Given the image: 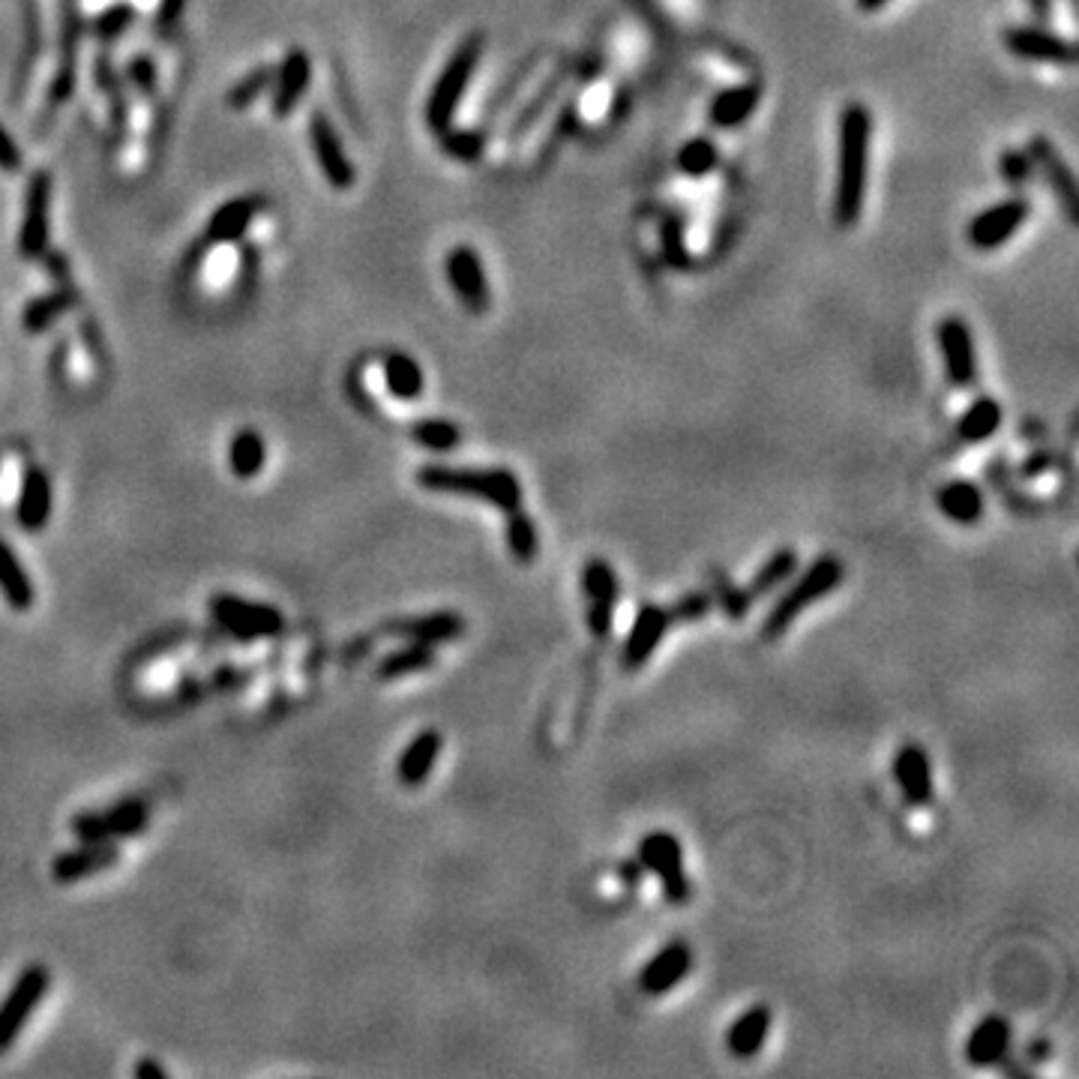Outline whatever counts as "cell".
<instances>
[{
	"label": "cell",
	"instance_id": "1",
	"mask_svg": "<svg viewBox=\"0 0 1079 1079\" xmlns=\"http://www.w3.org/2000/svg\"><path fill=\"white\" fill-rule=\"evenodd\" d=\"M870 153H873V112L863 103H849L840 114V148H837V186H834V222L852 228L866 205L870 186Z\"/></svg>",
	"mask_w": 1079,
	"mask_h": 1079
},
{
	"label": "cell",
	"instance_id": "2",
	"mask_svg": "<svg viewBox=\"0 0 1079 1079\" xmlns=\"http://www.w3.org/2000/svg\"><path fill=\"white\" fill-rule=\"evenodd\" d=\"M417 483L429 492H447V495H471V498L489 501L498 510H516L523 504V483L507 468H454V466H423L417 471Z\"/></svg>",
	"mask_w": 1079,
	"mask_h": 1079
},
{
	"label": "cell",
	"instance_id": "3",
	"mask_svg": "<svg viewBox=\"0 0 1079 1079\" xmlns=\"http://www.w3.org/2000/svg\"><path fill=\"white\" fill-rule=\"evenodd\" d=\"M483 46H486V36L468 34L454 48V55L447 57V64H444L438 79L432 84L429 100H426V126H429L432 133L441 136L444 129L454 126L456 112H459V105L466 100L468 84H471V79H474V72L480 67Z\"/></svg>",
	"mask_w": 1079,
	"mask_h": 1079
},
{
	"label": "cell",
	"instance_id": "4",
	"mask_svg": "<svg viewBox=\"0 0 1079 1079\" xmlns=\"http://www.w3.org/2000/svg\"><path fill=\"white\" fill-rule=\"evenodd\" d=\"M842 573H846V567H842V561L837 555L816 558V561L797 576L795 585H792L780 600L773 602V609L768 612V618H765V624H761V639L773 642V639L783 636L797 615L804 612V609H810L816 600H822V597H828L830 592L840 588Z\"/></svg>",
	"mask_w": 1079,
	"mask_h": 1079
},
{
	"label": "cell",
	"instance_id": "5",
	"mask_svg": "<svg viewBox=\"0 0 1079 1079\" xmlns=\"http://www.w3.org/2000/svg\"><path fill=\"white\" fill-rule=\"evenodd\" d=\"M150 825V807L141 797H124L105 810H88L72 818V834L81 842H114L136 837Z\"/></svg>",
	"mask_w": 1079,
	"mask_h": 1079
},
{
	"label": "cell",
	"instance_id": "6",
	"mask_svg": "<svg viewBox=\"0 0 1079 1079\" xmlns=\"http://www.w3.org/2000/svg\"><path fill=\"white\" fill-rule=\"evenodd\" d=\"M639 863L642 870L654 873L663 885V897L669 899L671 906H684L693 887L690 879L684 873V852L681 842L669 830H651L639 842Z\"/></svg>",
	"mask_w": 1079,
	"mask_h": 1079
},
{
	"label": "cell",
	"instance_id": "7",
	"mask_svg": "<svg viewBox=\"0 0 1079 1079\" xmlns=\"http://www.w3.org/2000/svg\"><path fill=\"white\" fill-rule=\"evenodd\" d=\"M210 615L226 633L238 639H273L285 630V615L267 602H252L234 594H214Z\"/></svg>",
	"mask_w": 1079,
	"mask_h": 1079
},
{
	"label": "cell",
	"instance_id": "8",
	"mask_svg": "<svg viewBox=\"0 0 1079 1079\" xmlns=\"http://www.w3.org/2000/svg\"><path fill=\"white\" fill-rule=\"evenodd\" d=\"M48 984H51V975L43 966H27L15 977L7 999L0 1001V1053L15 1044L24 1023L34 1017L36 1005L48 992Z\"/></svg>",
	"mask_w": 1079,
	"mask_h": 1079
},
{
	"label": "cell",
	"instance_id": "9",
	"mask_svg": "<svg viewBox=\"0 0 1079 1079\" xmlns=\"http://www.w3.org/2000/svg\"><path fill=\"white\" fill-rule=\"evenodd\" d=\"M1029 216H1032V202L1023 198V195H1013V198H1005L999 205L980 210L977 216H972V222L966 228V238L972 243V250H1001L1025 226Z\"/></svg>",
	"mask_w": 1079,
	"mask_h": 1079
},
{
	"label": "cell",
	"instance_id": "10",
	"mask_svg": "<svg viewBox=\"0 0 1079 1079\" xmlns=\"http://www.w3.org/2000/svg\"><path fill=\"white\" fill-rule=\"evenodd\" d=\"M444 276L454 288V295L459 297V303L471 312V315H483L492 303V291H489V276L483 267V259L478 250L471 246H454L444 259Z\"/></svg>",
	"mask_w": 1079,
	"mask_h": 1079
},
{
	"label": "cell",
	"instance_id": "11",
	"mask_svg": "<svg viewBox=\"0 0 1079 1079\" xmlns=\"http://www.w3.org/2000/svg\"><path fill=\"white\" fill-rule=\"evenodd\" d=\"M51 174L36 171L24 195V216L19 228V252L24 259H43L51 234Z\"/></svg>",
	"mask_w": 1079,
	"mask_h": 1079
},
{
	"label": "cell",
	"instance_id": "12",
	"mask_svg": "<svg viewBox=\"0 0 1079 1079\" xmlns=\"http://www.w3.org/2000/svg\"><path fill=\"white\" fill-rule=\"evenodd\" d=\"M935 340L944 357V376L956 390H966L977 378V354L972 328L960 315H948L935 328Z\"/></svg>",
	"mask_w": 1079,
	"mask_h": 1079
},
{
	"label": "cell",
	"instance_id": "13",
	"mask_svg": "<svg viewBox=\"0 0 1079 1079\" xmlns=\"http://www.w3.org/2000/svg\"><path fill=\"white\" fill-rule=\"evenodd\" d=\"M1001 46L1008 55L1020 57V60H1034V64L1074 67V60H1077L1074 43L1046 27H1005Z\"/></svg>",
	"mask_w": 1079,
	"mask_h": 1079
},
{
	"label": "cell",
	"instance_id": "14",
	"mask_svg": "<svg viewBox=\"0 0 1079 1079\" xmlns=\"http://www.w3.org/2000/svg\"><path fill=\"white\" fill-rule=\"evenodd\" d=\"M1029 157H1032L1034 169L1044 174V181L1049 183V190L1058 198V205L1065 210V219L1070 226H1079V190L1074 171L1065 162V157L1058 153V148L1046 136H1034L1029 141Z\"/></svg>",
	"mask_w": 1079,
	"mask_h": 1079
},
{
	"label": "cell",
	"instance_id": "15",
	"mask_svg": "<svg viewBox=\"0 0 1079 1079\" xmlns=\"http://www.w3.org/2000/svg\"><path fill=\"white\" fill-rule=\"evenodd\" d=\"M582 588L588 597V627L597 639H606L612 633V612L621 585L609 561L602 558H592L585 570H582Z\"/></svg>",
	"mask_w": 1079,
	"mask_h": 1079
},
{
	"label": "cell",
	"instance_id": "16",
	"mask_svg": "<svg viewBox=\"0 0 1079 1079\" xmlns=\"http://www.w3.org/2000/svg\"><path fill=\"white\" fill-rule=\"evenodd\" d=\"M671 624H675V621H671L669 606L645 602V606L639 609L633 627H630V636H627L624 651H621V666H624L627 671L642 669L647 659L654 657V651L659 647L663 636L669 633Z\"/></svg>",
	"mask_w": 1079,
	"mask_h": 1079
},
{
	"label": "cell",
	"instance_id": "17",
	"mask_svg": "<svg viewBox=\"0 0 1079 1079\" xmlns=\"http://www.w3.org/2000/svg\"><path fill=\"white\" fill-rule=\"evenodd\" d=\"M309 141H312V150H315V160H319L324 181L333 190H352L354 165L348 160L345 148H342V138L336 133V126L330 124V117L324 112L312 114V120H309Z\"/></svg>",
	"mask_w": 1079,
	"mask_h": 1079
},
{
	"label": "cell",
	"instance_id": "18",
	"mask_svg": "<svg viewBox=\"0 0 1079 1079\" xmlns=\"http://www.w3.org/2000/svg\"><path fill=\"white\" fill-rule=\"evenodd\" d=\"M309 81H312V60L303 48H295L283 57V64L273 72L271 84V108L276 117H288L295 112L297 103L303 100Z\"/></svg>",
	"mask_w": 1079,
	"mask_h": 1079
},
{
	"label": "cell",
	"instance_id": "19",
	"mask_svg": "<svg viewBox=\"0 0 1079 1079\" xmlns=\"http://www.w3.org/2000/svg\"><path fill=\"white\" fill-rule=\"evenodd\" d=\"M387 633L409 639V642H423V645H441V642H456L466 636V618L450 609H441V612L390 621Z\"/></svg>",
	"mask_w": 1079,
	"mask_h": 1079
},
{
	"label": "cell",
	"instance_id": "20",
	"mask_svg": "<svg viewBox=\"0 0 1079 1079\" xmlns=\"http://www.w3.org/2000/svg\"><path fill=\"white\" fill-rule=\"evenodd\" d=\"M693 966V951L687 942H669L663 951L647 960V966L639 972V987L647 996H663L681 984Z\"/></svg>",
	"mask_w": 1079,
	"mask_h": 1079
},
{
	"label": "cell",
	"instance_id": "21",
	"mask_svg": "<svg viewBox=\"0 0 1079 1079\" xmlns=\"http://www.w3.org/2000/svg\"><path fill=\"white\" fill-rule=\"evenodd\" d=\"M117 861H120V849L114 842H81L79 849L57 854L51 863V875L60 885H69V882H79L88 875L105 873Z\"/></svg>",
	"mask_w": 1079,
	"mask_h": 1079
},
{
	"label": "cell",
	"instance_id": "22",
	"mask_svg": "<svg viewBox=\"0 0 1079 1079\" xmlns=\"http://www.w3.org/2000/svg\"><path fill=\"white\" fill-rule=\"evenodd\" d=\"M262 207H264L262 195H243V198H231V202H226L222 207H216L214 216L207 219L202 246L228 243V240H238L240 234H246V228L252 226V219L259 216Z\"/></svg>",
	"mask_w": 1079,
	"mask_h": 1079
},
{
	"label": "cell",
	"instance_id": "23",
	"mask_svg": "<svg viewBox=\"0 0 1079 1079\" xmlns=\"http://www.w3.org/2000/svg\"><path fill=\"white\" fill-rule=\"evenodd\" d=\"M894 777H897L903 797L911 807H927L932 801V768L930 756L918 744H906L894 759Z\"/></svg>",
	"mask_w": 1079,
	"mask_h": 1079
},
{
	"label": "cell",
	"instance_id": "24",
	"mask_svg": "<svg viewBox=\"0 0 1079 1079\" xmlns=\"http://www.w3.org/2000/svg\"><path fill=\"white\" fill-rule=\"evenodd\" d=\"M51 501H55V489H51V480L43 468L31 466L24 471L22 480V495H19V507H15V516H19V525L24 531H43L46 523L51 519Z\"/></svg>",
	"mask_w": 1079,
	"mask_h": 1079
},
{
	"label": "cell",
	"instance_id": "25",
	"mask_svg": "<svg viewBox=\"0 0 1079 1079\" xmlns=\"http://www.w3.org/2000/svg\"><path fill=\"white\" fill-rule=\"evenodd\" d=\"M761 91L759 84H735L720 91L708 105V124L714 129H738L753 117L759 108Z\"/></svg>",
	"mask_w": 1079,
	"mask_h": 1079
},
{
	"label": "cell",
	"instance_id": "26",
	"mask_svg": "<svg viewBox=\"0 0 1079 1079\" xmlns=\"http://www.w3.org/2000/svg\"><path fill=\"white\" fill-rule=\"evenodd\" d=\"M1011 1049V1023L1001 1017H987L975 1025V1032L966 1041V1058L975 1068L999 1065Z\"/></svg>",
	"mask_w": 1079,
	"mask_h": 1079
},
{
	"label": "cell",
	"instance_id": "27",
	"mask_svg": "<svg viewBox=\"0 0 1079 1079\" xmlns=\"http://www.w3.org/2000/svg\"><path fill=\"white\" fill-rule=\"evenodd\" d=\"M438 756H441V735H438L435 728H426V732H421V735L402 750V756H399L397 761L399 783L409 785V789L426 783V777H429L432 768H435Z\"/></svg>",
	"mask_w": 1079,
	"mask_h": 1079
},
{
	"label": "cell",
	"instance_id": "28",
	"mask_svg": "<svg viewBox=\"0 0 1079 1079\" xmlns=\"http://www.w3.org/2000/svg\"><path fill=\"white\" fill-rule=\"evenodd\" d=\"M771 1023H773L771 1008H765V1005H753L750 1011L741 1013L738 1020L732 1023V1029H728V1034H726L728 1053H732V1056H738V1058L756 1056L761 1046H765V1041H768Z\"/></svg>",
	"mask_w": 1079,
	"mask_h": 1079
},
{
	"label": "cell",
	"instance_id": "29",
	"mask_svg": "<svg viewBox=\"0 0 1079 1079\" xmlns=\"http://www.w3.org/2000/svg\"><path fill=\"white\" fill-rule=\"evenodd\" d=\"M76 46H79V10L76 0H64V36H60V67L55 79V103H67L76 88Z\"/></svg>",
	"mask_w": 1079,
	"mask_h": 1079
},
{
	"label": "cell",
	"instance_id": "30",
	"mask_svg": "<svg viewBox=\"0 0 1079 1079\" xmlns=\"http://www.w3.org/2000/svg\"><path fill=\"white\" fill-rule=\"evenodd\" d=\"M0 594L7 597L15 612H27L36 600L34 582L7 540H0Z\"/></svg>",
	"mask_w": 1079,
	"mask_h": 1079
},
{
	"label": "cell",
	"instance_id": "31",
	"mask_svg": "<svg viewBox=\"0 0 1079 1079\" xmlns=\"http://www.w3.org/2000/svg\"><path fill=\"white\" fill-rule=\"evenodd\" d=\"M939 510L951 519V523L960 525H975L980 516H984V495L975 483L968 480H951L939 489Z\"/></svg>",
	"mask_w": 1079,
	"mask_h": 1079
},
{
	"label": "cell",
	"instance_id": "32",
	"mask_svg": "<svg viewBox=\"0 0 1079 1079\" xmlns=\"http://www.w3.org/2000/svg\"><path fill=\"white\" fill-rule=\"evenodd\" d=\"M267 462V441L255 429H240L228 444V468L240 480H252L262 474Z\"/></svg>",
	"mask_w": 1079,
	"mask_h": 1079
},
{
	"label": "cell",
	"instance_id": "33",
	"mask_svg": "<svg viewBox=\"0 0 1079 1079\" xmlns=\"http://www.w3.org/2000/svg\"><path fill=\"white\" fill-rule=\"evenodd\" d=\"M1001 426V405L992 397L975 399L956 421V435L968 444L989 441Z\"/></svg>",
	"mask_w": 1079,
	"mask_h": 1079
},
{
	"label": "cell",
	"instance_id": "34",
	"mask_svg": "<svg viewBox=\"0 0 1079 1079\" xmlns=\"http://www.w3.org/2000/svg\"><path fill=\"white\" fill-rule=\"evenodd\" d=\"M79 303V295L72 288H57V291H48V295L36 297L27 303L22 315V328L27 333H43L55 324L60 315H67L69 309Z\"/></svg>",
	"mask_w": 1079,
	"mask_h": 1079
},
{
	"label": "cell",
	"instance_id": "35",
	"mask_svg": "<svg viewBox=\"0 0 1079 1079\" xmlns=\"http://www.w3.org/2000/svg\"><path fill=\"white\" fill-rule=\"evenodd\" d=\"M384 384L387 393L397 399H417L423 393V369L409 354H387L384 357Z\"/></svg>",
	"mask_w": 1079,
	"mask_h": 1079
},
{
	"label": "cell",
	"instance_id": "36",
	"mask_svg": "<svg viewBox=\"0 0 1079 1079\" xmlns=\"http://www.w3.org/2000/svg\"><path fill=\"white\" fill-rule=\"evenodd\" d=\"M435 645H423V642H411L409 647H399L393 654H387L381 663H378V675L384 681H393V678H405V675H417V671H426L435 666Z\"/></svg>",
	"mask_w": 1079,
	"mask_h": 1079
},
{
	"label": "cell",
	"instance_id": "37",
	"mask_svg": "<svg viewBox=\"0 0 1079 1079\" xmlns=\"http://www.w3.org/2000/svg\"><path fill=\"white\" fill-rule=\"evenodd\" d=\"M795 573H797L795 549H777V552H773V555L756 570V576H753L747 594H750L753 600H756V597H768V594L777 592L783 582L792 579Z\"/></svg>",
	"mask_w": 1079,
	"mask_h": 1079
},
{
	"label": "cell",
	"instance_id": "38",
	"mask_svg": "<svg viewBox=\"0 0 1079 1079\" xmlns=\"http://www.w3.org/2000/svg\"><path fill=\"white\" fill-rule=\"evenodd\" d=\"M675 165H678L681 174L699 181V177H708L720 165V150H716V145L708 136L687 138L681 148H678V153H675Z\"/></svg>",
	"mask_w": 1079,
	"mask_h": 1079
},
{
	"label": "cell",
	"instance_id": "39",
	"mask_svg": "<svg viewBox=\"0 0 1079 1079\" xmlns=\"http://www.w3.org/2000/svg\"><path fill=\"white\" fill-rule=\"evenodd\" d=\"M411 438L426 447V450H435V454H447L454 450L462 441V429L450 421H441V417H426V421H417L411 426Z\"/></svg>",
	"mask_w": 1079,
	"mask_h": 1079
},
{
	"label": "cell",
	"instance_id": "40",
	"mask_svg": "<svg viewBox=\"0 0 1079 1079\" xmlns=\"http://www.w3.org/2000/svg\"><path fill=\"white\" fill-rule=\"evenodd\" d=\"M507 546H510L513 558L519 564H531L537 558V549H540L535 519L528 513L519 510V507L510 510V519H507Z\"/></svg>",
	"mask_w": 1079,
	"mask_h": 1079
},
{
	"label": "cell",
	"instance_id": "41",
	"mask_svg": "<svg viewBox=\"0 0 1079 1079\" xmlns=\"http://www.w3.org/2000/svg\"><path fill=\"white\" fill-rule=\"evenodd\" d=\"M273 72H276V67H255L252 72H246L243 79H238L234 84H231V91H228V108H234V112H240V108H250L252 103H259L262 100L264 93L271 91V84H273Z\"/></svg>",
	"mask_w": 1079,
	"mask_h": 1079
},
{
	"label": "cell",
	"instance_id": "42",
	"mask_svg": "<svg viewBox=\"0 0 1079 1079\" xmlns=\"http://www.w3.org/2000/svg\"><path fill=\"white\" fill-rule=\"evenodd\" d=\"M711 600L720 602V609H723L732 621L747 618V612H750L753 606L750 594L744 592V588H738V585L728 579L726 573H720V570L711 573Z\"/></svg>",
	"mask_w": 1079,
	"mask_h": 1079
},
{
	"label": "cell",
	"instance_id": "43",
	"mask_svg": "<svg viewBox=\"0 0 1079 1079\" xmlns=\"http://www.w3.org/2000/svg\"><path fill=\"white\" fill-rule=\"evenodd\" d=\"M441 150L447 157L462 162H474L478 157H483L486 150V136L478 133V129H444L441 133Z\"/></svg>",
	"mask_w": 1079,
	"mask_h": 1079
},
{
	"label": "cell",
	"instance_id": "44",
	"mask_svg": "<svg viewBox=\"0 0 1079 1079\" xmlns=\"http://www.w3.org/2000/svg\"><path fill=\"white\" fill-rule=\"evenodd\" d=\"M659 246H663V259L669 267H690V252H687V243H684V222L678 216H666L663 226H659Z\"/></svg>",
	"mask_w": 1079,
	"mask_h": 1079
},
{
	"label": "cell",
	"instance_id": "45",
	"mask_svg": "<svg viewBox=\"0 0 1079 1079\" xmlns=\"http://www.w3.org/2000/svg\"><path fill=\"white\" fill-rule=\"evenodd\" d=\"M136 22V7L129 3H112L108 10H103L96 19H93L91 31L93 36H100L103 43H112L120 34L129 31V24Z\"/></svg>",
	"mask_w": 1079,
	"mask_h": 1079
},
{
	"label": "cell",
	"instance_id": "46",
	"mask_svg": "<svg viewBox=\"0 0 1079 1079\" xmlns=\"http://www.w3.org/2000/svg\"><path fill=\"white\" fill-rule=\"evenodd\" d=\"M1032 174H1034V162L1032 157H1029V150H1017V148L1001 150L999 177L1008 183V186H1025V183L1032 181Z\"/></svg>",
	"mask_w": 1079,
	"mask_h": 1079
},
{
	"label": "cell",
	"instance_id": "47",
	"mask_svg": "<svg viewBox=\"0 0 1079 1079\" xmlns=\"http://www.w3.org/2000/svg\"><path fill=\"white\" fill-rule=\"evenodd\" d=\"M711 606H714L711 594L704 592L684 594L681 600L675 602V606H669L671 621H675V624H693V621H702L704 615L711 612Z\"/></svg>",
	"mask_w": 1079,
	"mask_h": 1079
},
{
	"label": "cell",
	"instance_id": "48",
	"mask_svg": "<svg viewBox=\"0 0 1079 1079\" xmlns=\"http://www.w3.org/2000/svg\"><path fill=\"white\" fill-rule=\"evenodd\" d=\"M126 76L141 93H153V88H157V67H153L150 57H133L129 67H126Z\"/></svg>",
	"mask_w": 1079,
	"mask_h": 1079
},
{
	"label": "cell",
	"instance_id": "49",
	"mask_svg": "<svg viewBox=\"0 0 1079 1079\" xmlns=\"http://www.w3.org/2000/svg\"><path fill=\"white\" fill-rule=\"evenodd\" d=\"M0 169L3 171H19L22 169V150L15 145V138L0 126Z\"/></svg>",
	"mask_w": 1079,
	"mask_h": 1079
},
{
	"label": "cell",
	"instance_id": "50",
	"mask_svg": "<svg viewBox=\"0 0 1079 1079\" xmlns=\"http://www.w3.org/2000/svg\"><path fill=\"white\" fill-rule=\"evenodd\" d=\"M1046 468H1053V456H1049V454H1032L1023 462V468H1020V474H1023L1025 480H1032V478H1037V474H1044Z\"/></svg>",
	"mask_w": 1079,
	"mask_h": 1079
},
{
	"label": "cell",
	"instance_id": "51",
	"mask_svg": "<svg viewBox=\"0 0 1079 1079\" xmlns=\"http://www.w3.org/2000/svg\"><path fill=\"white\" fill-rule=\"evenodd\" d=\"M136 1077H145V1079H165L169 1077V1070L162 1068V1065H157V1061H138L136 1065Z\"/></svg>",
	"mask_w": 1079,
	"mask_h": 1079
},
{
	"label": "cell",
	"instance_id": "52",
	"mask_svg": "<svg viewBox=\"0 0 1079 1079\" xmlns=\"http://www.w3.org/2000/svg\"><path fill=\"white\" fill-rule=\"evenodd\" d=\"M183 3L186 0H162V7H160V22L162 24H171L177 15L183 12Z\"/></svg>",
	"mask_w": 1079,
	"mask_h": 1079
},
{
	"label": "cell",
	"instance_id": "53",
	"mask_svg": "<svg viewBox=\"0 0 1079 1079\" xmlns=\"http://www.w3.org/2000/svg\"><path fill=\"white\" fill-rule=\"evenodd\" d=\"M618 875L624 879L627 885H639V879H642V863H639V861L624 863V866L618 870Z\"/></svg>",
	"mask_w": 1079,
	"mask_h": 1079
},
{
	"label": "cell",
	"instance_id": "54",
	"mask_svg": "<svg viewBox=\"0 0 1079 1079\" xmlns=\"http://www.w3.org/2000/svg\"><path fill=\"white\" fill-rule=\"evenodd\" d=\"M1025 1058H1029V1061H1032V1058L1034 1061H1046V1058H1049V1044H1046V1041H1034V1044L1025 1046Z\"/></svg>",
	"mask_w": 1079,
	"mask_h": 1079
},
{
	"label": "cell",
	"instance_id": "55",
	"mask_svg": "<svg viewBox=\"0 0 1079 1079\" xmlns=\"http://www.w3.org/2000/svg\"><path fill=\"white\" fill-rule=\"evenodd\" d=\"M887 3H891V0H854V7L861 12H879L885 10Z\"/></svg>",
	"mask_w": 1079,
	"mask_h": 1079
},
{
	"label": "cell",
	"instance_id": "56",
	"mask_svg": "<svg viewBox=\"0 0 1079 1079\" xmlns=\"http://www.w3.org/2000/svg\"><path fill=\"white\" fill-rule=\"evenodd\" d=\"M1029 7H1034V12H1037L1041 19L1049 15V0H1029Z\"/></svg>",
	"mask_w": 1079,
	"mask_h": 1079
}]
</instances>
